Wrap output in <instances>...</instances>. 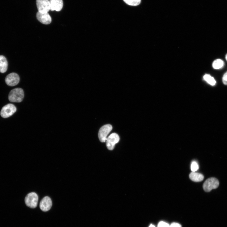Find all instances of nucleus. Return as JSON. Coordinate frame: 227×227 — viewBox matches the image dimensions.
Instances as JSON below:
<instances>
[{"instance_id":"12","label":"nucleus","mask_w":227,"mask_h":227,"mask_svg":"<svg viewBox=\"0 0 227 227\" xmlns=\"http://www.w3.org/2000/svg\"><path fill=\"white\" fill-rule=\"evenodd\" d=\"M189 177L191 181L195 182H202L204 179V176L202 174L195 172L191 173Z\"/></svg>"},{"instance_id":"18","label":"nucleus","mask_w":227,"mask_h":227,"mask_svg":"<svg viewBox=\"0 0 227 227\" xmlns=\"http://www.w3.org/2000/svg\"><path fill=\"white\" fill-rule=\"evenodd\" d=\"M158 227H170V225L164 221H160L158 225Z\"/></svg>"},{"instance_id":"6","label":"nucleus","mask_w":227,"mask_h":227,"mask_svg":"<svg viewBox=\"0 0 227 227\" xmlns=\"http://www.w3.org/2000/svg\"><path fill=\"white\" fill-rule=\"evenodd\" d=\"M120 137L116 133L111 134L106 140V147L109 150H112L114 149L115 144L119 141Z\"/></svg>"},{"instance_id":"3","label":"nucleus","mask_w":227,"mask_h":227,"mask_svg":"<svg viewBox=\"0 0 227 227\" xmlns=\"http://www.w3.org/2000/svg\"><path fill=\"white\" fill-rule=\"evenodd\" d=\"M219 185V182L216 178H211L207 179L204 182L203 188L205 191L209 192L212 189L217 188Z\"/></svg>"},{"instance_id":"17","label":"nucleus","mask_w":227,"mask_h":227,"mask_svg":"<svg viewBox=\"0 0 227 227\" xmlns=\"http://www.w3.org/2000/svg\"><path fill=\"white\" fill-rule=\"evenodd\" d=\"M191 169L192 172H195L197 171L199 168V165L196 161H193L191 165Z\"/></svg>"},{"instance_id":"4","label":"nucleus","mask_w":227,"mask_h":227,"mask_svg":"<svg viewBox=\"0 0 227 227\" xmlns=\"http://www.w3.org/2000/svg\"><path fill=\"white\" fill-rule=\"evenodd\" d=\"M17 108L14 105L9 104L2 108L1 112V115L3 118H7L12 116L17 111Z\"/></svg>"},{"instance_id":"16","label":"nucleus","mask_w":227,"mask_h":227,"mask_svg":"<svg viewBox=\"0 0 227 227\" xmlns=\"http://www.w3.org/2000/svg\"><path fill=\"white\" fill-rule=\"evenodd\" d=\"M127 4L131 6H137L139 5L140 3L141 0H123Z\"/></svg>"},{"instance_id":"20","label":"nucleus","mask_w":227,"mask_h":227,"mask_svg":"<svg viewBox=\"0 0 227 227\" xmlns=\"http://www.w3.org/2000/svg\"><path fill=\"white\" fill-rule=\"evenodd\" d=\"M170 227H182V226L179 223L174 222L171 224Z\"/></svg>"},{"instance_id":"13","label":"nucleus","mask_w":227,"mask_h":227,"mask_svg":"<svg viewBox=\"0 0 227 227\" xmlns=\"http://www.w3.org/2000/svg\"><path fill=\"white\" fill-rule=\"evenodd\" d=\"M8 62L6 58L3 56L0 55V72L4 73L7 71Z\"/></svg>"},{"instance_id":"8","label":"nucleus","mask_w":227,"mask_h":227,"mask_svg":"<svg viewBox=\"0 0 227 227\" xmlns=\"http://www.w3.org/2000/svg\"><path fill=\"white\" fill-rule=\"evenodd\" d=\"M20 80V77L18 74L12 73L6 76L5 82L8 86L12 87L17 85L19 82Z\"/></svg>"},{"instance_id":"21","label":"nucleus","mask_w":227,"mask_h":227,"mask_svg":"<svg viewBox=\"0 0 227 227\" xmlns=\"http://www.w3.org/2000/svg\"><path fill=\"white\" fill-rule=\"evenodd\" d=\"M149 227H155V226L152 224H151Z\"/></svg>"},{"instance_id":"1","label":"nucleus","mask_w":227,"mask_h":227,"mask_svg":"<svg viewBox=\"0 0 227 227\" xmlns=\"http://www.w3.org/2000/svg\"><path fill=\"white\" fill-rule=\"evenodd\" d=\"M24 92L21 88H18L11 90L8 96L9 101L11 102L20 103L23 100Z\"/></svg>"},{"instance_id":"23","label":"nucleus","mask_w":227,"mask_h":227,"mask_svg":"<svg viewBox=\"0 0 227 227\" xmlns=\"http://www.w3.org/2000/svg\"><path fill=\"white\" fill-rule=\"evenodd\" d=\"M226 73H227V72H226Z\"/></svg>"},{"instance_id":"14","label":"nucleus","mask_w":227,"mask_h":227,"mask_svg":"<svg viewBox=\"0 0 227 227\" xmlns=\"http://www.w3.org/2000/svg\"><path fill=\"white\" fill-rule=\"evenodd\" d=\"M224 62L221 59H217L214 61L213 63V68L215 69H219L224 66Z\"/></svg>"},{"instance_id":"19","label":"nucleus","mask_w":227,"mask_h":227,"mask_svg":"<svg viewBox=\"0 0 227 227\" xmlns=\"http://www.w3.org/2000/svg\"><path fill=\"white\" fill-rule=\"evenodd\" d=\"M222 80L224 84L227 85V74L226 73L224 74L223 76Z\"/></svg>"},{"instance_id":"9","label":"nucleus","mask_w":227,"mask_h":227,"mask_svg":"<svg viewBox=\"0 0 227 227\" xmlns=\"http://www.w3.org/2000/svg\"><path fill=\"white\" fill-rule=\"evenodd\" d=\"M52 202L51 199L46 196L40 202V207L41 209L44 212H47L51 208Z\"/></svg>"},{"instance_id":"10","label":"nucleus","mask_w":227,"mask_h":227,"mask_svg":"<svg viewBox=\"0 0 227 227\" xmlns=\"http://www.w3.org/2000/svg\"><path fill=\"white\" fill-rule=\"evenodd\" d=\"M36 18L41 23L46 25L50 24L52 22V18L48 13H42L38 12L36 14Z\"/></svg>"},{"instance_id":"11","label":"nucleus","mask_w":227,"mask_h":227,"mask_svg":"<svg viewBox=\"0 0 227 227\" xmlns=\"http://www.w3.org/2000/svg\"><path fill=\"white\" fill-rule=\"evenodd\" d=\"M50 2L51 11H59L62 9L63 6L62 0H50Z\"/></svg>"},{"instance_id":"7","label":"nucleus","mask_w":227,"mask_h":227,"mask_svg":"<svg viewBox=\"0 0 227 227\" xmlns=\"http://www.w3.org/2000/svg\"><path fill=\"white\" fill-rule=\"evenodd\" d=\"M36 4L40 12L46 13L50 10V3L49 0H36Z\"/></svg>"},{"instance_id":"15","label":"nucleus","mask_w":227,"mask_h":227,"mask_svg":"<svg viewBox=\"0 0 227 227\" xmlns=\"http://www.w3.org/2000/svg\"><path fill=\"white\" fill-rule=\"evenodd\" d=\"M204 79L209 84L214 86L216 83L214 78L209 75H205L203 76Z\"/></svg>"},{"instance_id":"2","label":"nucleus","mask_w":227,"mask_h":227,"mask_svg":"<svg viewBox=\"0 0 227 227\" xmlns=\"http://www.w3.org/2000/svg\"><path fill=\"white\" fill-rule=\"evenodd\" d=\"M38 201V197L36 193L32 192L28 194L25 197V202L26 205L32 208L37 207Z\"/></svg>"},{"instance_id":"5","label":"nucleus","mask_w":227,"mask_h":227,"mask_svg":"<svg viewBox=\"0 0 227 227\" xmlns=\"http://www.w3.org/2000/svg\"><path fill=\"white\" fill-rule=\"evenodd\" d=\"M112 126L110 124H107L102 126L100 129L98 137L101 142H105L108 135L112 131Z\"/></svg>"},{"instance_id":"22","label":"nucleus","mask_w":227,"mask_h":227,"mask_svg":"<svg viewBox=\"0 0 227 227\" xmlns=\"http://www.w3.org/2000/svg\"><path fill=\"white\" fill-rule=\"evenodd\" d=\"M225 59L227 61V54H226L225 56Z\"/></svg>"}]
</instances>
